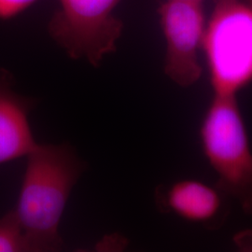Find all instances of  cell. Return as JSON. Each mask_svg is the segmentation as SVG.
Returning a JSON list of instances; mask_svg holds the SVG:
<instances>
[{
	"label": "cell",
	"instance_id": "4",
	"mask_svg": "<svg viewBox=\"0 0 252 252\" xmlns=\"http://www.w3.org/2000/svg\"><path fill=\"white\" fill-rule=\"evenodd\" d=\"M49 22L51 37L75 60L98 66L116 51L124 24L115 16L122 0H58Z\"/></svg>",
	"mask_w": 252,
	"mask_h": 252
},
{
	"label": "cell",
	"instance_id": "5",
	"mask_svg": "<svg viewBox=\"0 0 252 252\" xmlns=\"http://www.w3.org/2000/svg\"><path fill=\"white\" fill-rule=\"evenodd\" d=\"M166 42L164 73L180 87H189L202 77L199 61L206 28L202 3L165 0L158 9Z\"/></svg>",
	"mask_w": 252,
	"mask_h": 252
},
{
	"label": "cell",
	"instance_id": "6",
	"mask_svg": "<svg viewBox=\"0 0 252 252\" xmlns=\"http://www.w3.org/2000/svg\"><path fill=\"white\" fill-rule=\"evenodd\" d=\"M36 100L14 89V80L6 69H0V165L27 157L36 143L29 124Z\"/></svg>",
	"mask_w": 252,
	"mask_h": 252
},
{
	"label": "cell",
	"instance_id": "3",
	"mask_svg": "<svg viewBox=\"0 0 252 252\" xmlns=\"http://www.w3.org/2000/svg\"><path fill=\"white\" fill-rule=\"evenodd\" d=\"M202 49L216 95H234L252 81V0H217Z\"/></svg>",
	"mask_w": 252,
	"mask_h": 252
},
{
	"label": "cell",
	"instance_id": "9",
	"mask_svg": "<svg viewBox=\"0 0 252 252\" xmlns=\"http://www.w3.org/2000/svg\"><path fill=\"white\" fill-rule=\"evenodd\" d=\"M38 0H0V20L15 18Z\"/></svg>",
	"mask_w": 252,
	"mask_h": 252
},
{
	"label": "cell",
	"instance_id": "7",
	"mask_svg": "<svg viewBox=\"0 0 252 252\" xmlns=\"http://www.w3.org/2000/svg\"><path fill=\"white\" fill-rule=\"evenodd\" d=\"M162 208L192 222H205L216 216L220 198L216 189L198 180H181L162 192Z\"/></svg>",
	"mask_w": 252,
	"mask_h": 252
},
{
	"label": "cell",
	"instance_id": "8",
	"mask_svg": "<svg viewBox=\"0 0 252 252\" xmlns=\"http://www.w3.org/2000/svg\"><path fill=\"white\" fill-rule=\"evenodd\" d=\"M0 252H31L13 209L0 218Z\"/></svg>",
	"mask_w": 252,
	"mask_h": 252
},
{
	"label": "cell",
	"instance_id": "1",
	"mask_svg": "<svg viewBox=\"0 0 252 252\" xmlns=\"http://www.w3.org/2000/svg\"><path fill=\"white\" fill-rule=\"evenodd\" d=\"M17 206L13 209L31 252L63 249L59 225L85 162L68 144H38L27 156Z\"/></svg>",
	"mask_w": 252,
	"mask_h": 252
},
{
	"label": "cell",
	"instance_id": "10",
	"mask_svg": "<svg viewBox=\"0 0 252 252\" xmlns=\"http://www.w3.org/2000/svg\"><path fill=\"white\" fill-rule=\"evenodd\" d=\"M181 1H189V2H198V3H202L204 0H181Z\"/></svg>",
	"mask_w": 252,
	"mask_h": 252
},
{
	"label": "cell",
	"instance_id": "2",
	"mask_svg": "<svg viewBox=\"0 0 252 252\" xmlns=\"http://www.w3.org/2000/svg\"><path fill=\"white\" fill-rule=\"evenodd\" d=\"M200 138L219 189L252 214V151L236 96L214 94Z\"/></svg>",
	"mask_w": 252,
	"mask_h": 252
}]
</instances>
